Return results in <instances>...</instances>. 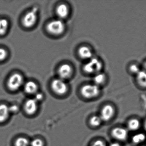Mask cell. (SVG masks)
Wrapping results in <instances>:
<instances>
[{
  "label": "cell",
  "mask_w": 146,
  "mask_h": 146,
  "mask_svg": "<svg viewBox=\"0 0 146 146\" xmlns=\"http://www.w3.org/2000/svg\"><path fill=\"white\" fill-rule=\"evenodd\" d=\"M116 114L115 107L111 104H108L102 108L100 111V117L102 121L108 122L115 117Z\"/></svg>",
  "instance_id": "obj_5"
},
{
  "label": "cell",
  "mask_w": 146,
  "mask_h": 146,
  "mask_svg": "<svg viewBox=\"0 0 146 146\" xmlns=\"http://www.w3.org/2000/svg\"><path fill=\"white\" fill-rule=\"evenodd\" d=\"M105 75L102 73H97L94 78V81L95 85L98 86V85L103 84L106 80Z\"/></svg>",
  "instance_id": "obj_21"
},
{
  "label": "cell",
  "mask_w": 146,
  "mask_h": 146,
  "mask_svg": "<svg viewBox=\"0 0 146 146\" xmlns=\"http://www.w3.org/2000/svg\"><path fill=\"white\" fill-rule=\"evenodd\" d=\"M129 133L125 126L119 125L111 129L110 134L115 141L122 144L128 141L130 136Z\"/></svg>",
  "instance_id": "obj_1"
},
{
  "label": "cell",
  "mask_w": 146,
  "mask_h": 146,
  "mask_svg": "<svg viewBox=\"0 0 146 146\" xmlns=\"http://www.w3.org/2000/svg\"><path fill=\"white\" fill-rule=\"evenodd\" d=\"M124 126L129 133H136L140 131L142 128V121L138 116H133L126 120V124Z\"/></svg>",
  "instance_id": "obj_3"
},
{
  "label": "cell",
  "mask_w": 146,
  "mask_h": 146,
  "mask_svg": "<svg viewBox=\"0 0 146 146\" xmlns=\"http://www.w3.org/2000/svg\"><path fill=\"white\" fill-rule=\"evenodd\" d=\"M102 67V63L99 59L97 58H92L84 65L83 69L88 73L97 74L101 70Z\"/></svg>",
  "instance_id": "obj_4"
},
{
  "label": "cell",
  "mask_w": 146,
  "mask_h": 146,
  "mask_svg": "<svg viewBox=\"0 0 146 146\" xmlns=\"http://www.w3.org/2000/svg\"><path fill=\"white\" fill-rule=\"evenodd\" d=\"M24 89L25 92L28 94H35L37 92L38 86L35 82L29 81L25 84Z\"/></svg>",
  "instance_id": "obj_15"
},
{
  "label": "cell",
  "mask_w": 146,
  "mask_h": 146,
  "mask_svg": "<svg viewBox=\"0 0 146 146\" xmlns=\"http://www.w3.org/2000/svg\"><path fill=\"white\" fill-rule=\"evenodd\" d=\"M51 87L53 91L58 95H64L68 91L66 84L62 79L54 80L51 84Z\"/></svg>",
  "instance_id": "obj_9"
},
{
  "label": "cell",
  "mask_w": 146,
  "mask_h": 146,
  "mask_svg": "<svg viewBox=\"0 0 146 146\" xmlns=\"http://www.w3.org/2000/svg\"><path fill=\"white\" fill-rule=\"evenodd\" d=\"M38 102L34 99H30L26 101L24 105L25 112L29 115H34L37 111Z\"/></svg>",
  "instance_id": "obj_11"
},
{
  "label": "cell",
  "mask_w": 146,
  "mask_h": 146,
  "mask_svg": "<svg viewBox=\"0 0 146 146\" xmlns=\"http://www.w3.org/2000/svg\"><path fill=\"white\" fill-rule=\"evenodd\" d=\"M38 8L34 7L33 9L26 13L22 19V24L27 28L32 27L36 21Z\"/></svg>",
  "instance_id": "obj_8"
},
{
  "label": "cell",
  "mask_w": 146,
  "mask_h": 146,
  "mask_svg": "<svg viewBox=\"0 0 146 146\" xmlns=\"http://www.w3.org/2000/svg\"><path fill=\"white\" fill-rule=\"evenodd\" d=\"M145 146L144 145H139V146Z\"/></svg>",
  "instance_id": "obj_31"
},
{
  "label": "cell",
  "mask_w": 146,
  "mask_h": 146,
  "mask_svg": "<svg viewBox=\"0 0 146 146\" xmlns=\"http://www.w3.org/2000/svg\"><path fill=\"white\" fill-rule=\"evenodd\" d=\"M11 113L9 111V106L5 104H0V123H3L7 121L10 117Z\"/></svg>",
  "instance_id": "obj_13"
},
{
  "label": "cell",
  "mask_w": 146,
  "mask_h": 146,
  "mask_svg": "<svg viewBox=\"0 0 146 146\" xmlns=\"http://www.w3.org/2000/svg\"><path fill=\"white\" fill-rule=\"evenodd\" d=\"M43 141L40 139H35L30 143V146H44Z\"/></svg>",
  "instance_id": "obj_23"
},
{
  "label": "cell",
  "mask_w": 146,
  "mask_h": 146,
  "mask_svg": "<svg viewBox=\"0 0 146 146\" xmlns=\"http://www.w3.org/2000/svg\"><path fill=\"white\" fill-rule=\"evenodd\" d=\"M72 73V67L68 64H64L59 68L58 73L62 79L69 78Z\"/></svg>",
  "instance_id": "obj_12"
},
{
  "label": "cell",
  "mask_w": 146,
  "mask_h": 146,
  "mask_svg": "<svg viewBox=\"0 0 146 146\" xmlns=\"http://www.w3.org/2000/svg\"><path fill=\"white\" fill-rule=\"evenodd\" d=\"M56 12L57 15L60 18L63 19L66 18L68 15L69 9L66 4H60L56 8Z\"/></svg>",
  "instance_id": "obj_17"
},
{
  "label": "cell",
  "mask_w": 146,
  "mask_h": 146,
  "mask_svg": "<svg viewBox=\"0 0 146 146\" xmlns=\"http://www.w3.org/2000/svg\"><path fill=\"white\" fill-rule=\"evenodd\" d=\"M9 23L7 20L5 19H0V35H5L8 30Z\"/></svg>",
  "instance_id": "obj_18"
},
{
  "label": "cell",
  "mask_w": 146,
  "mask_h": 146,
  "mask_svg": "<svg viewBox=\"0 0 146 146\" xmlns=\"http://www.w3.org/2000/svg\"><path fill=\"white\" fill-rule=\"evenodd\" d=\"M78 52L80 56L84 59H91L92 56V52L91 49L87 46L80 47Z\"/></svg>",
  "instance_id": "obj_16"
},
{
  "label": "cell",
  "mask_w": 146,
  "mask_h": 146,
  "mask_svg": "<svg viewBox=\"0 0 146 146\" xmlns=\"http://www.w3.org/2000/svg\"><path fill=\"white\" fill-rule=\"evenodd\" d=\"M8 52L5 49L0 48V61L6 60L7 57Z\"/></svg>",
  "instance_id": "obj_24"
},
{
  "label": "cell",
  "mask_w": 146,
  "mask_h": 146,
  "mask_svg": "<svg viewBox=\"0 0 146 146\" xmlns=\"http://www.w3.org/2000/svg\"><path fill=\"white\" fill-rule=\"evenodd\" d=\"M14 146H30V142L25 137H19L15 141Z\"/></svg>",
  "instance_id": "obj_19"
},
{
  "label": "cell",
  "mask_w": 146,
  "mask_h": 146,
  "mask_svg": "<svg viewBox=\"0 0 146 146\" xmlns=\"http://www.w3.org/2000/svg\"><path fill=\"white\" fill-rule=\"evenodd\" d=\"M90 146H106V144L104 141L99 139L94 141Z\"/></svg>",
  "instance_id": "obj_25"
},
{
  "label": "cell",
  "mask_w": 146,
  "mask_h": 146,
  "mask_svg": "<svg viewBox=\"0 0 146 146\" xmlns=\"http://www.w3.org/2000/svg\"><path fill=\"white\" fill-rule=\"evenodd\" d=\"M109 146H123V145L121 143L115 141V142L111 143Z\"/></svg>",
  "instance_id": "obj_28"
},
{
  "label": "cell",
  "mask_w": 146,
  "mask_h": 146,
  "mask_svg": "<svg viewBox=\"0 0 146 146\" xmlns=\"http://www.w3.org/2000/svg\"><path fill=\"white\" fill-rule=\"evenodd\" d=\"M43 98V95L42 93L37 92L35 94V98L34 99L38 102L39 101H41V100H42Z\"/></svg>",
  "instance_id": "obj_27"
},
{
  "label": "cell",
  "mask_w": 146,
  "mask_h": 146,
  "mask_svg": "<svg viewBox=\"0 0 146 146\" xmlns=\"http://www.w3.org/2000/svg\"><path fill=\"white\" fill-rule=\"evenodd\" d=\"M100 90L98 86L95 85H84L81 90L82 95L86 99L96 97L100 93Z\"/></svg>",
  "instance_id": "obj_6"
},
{
  "label": "cell",
  "mask_w": 146,
  "mask_h": 146,
  "mask_svg": "<svg viewBox=\"0 0 146 146\" xmlns=\"http://www.w3.org/2000/svg\"><path fill=\"white\" fill-rule=\"evenodd\" d=\"M129 71L132 74L135 75L141 71L139 66L136 63H132L129 66Z\"/></svg>",
  "instance_id": "obj_22"
},
{
  "label": "cell",
  "mask_w": 146,
  "mask_h": 146,
  "mask_svg": "<svg viewBox=\"0 0 146 146\" xmlns=\"http://www.w3.org/2000/svg\"><path fill=\"white\" fill-rule=\"evenodd\" d=\"M24 83V79L19 73L13 74L9 78L7 83L8 88L12 91H15L20 89Z\"/></svg>",
  "instance_id": "obj_2"
},
{
  "label": "cell",
  "mask_w": 146,
  "mask_h": 146,
  "mask_svg": "<svg viewBox=\"0 0 146 146\" xmlns=\"http://www.w3.org/2000/svg\"><path fill=\"white\" fill-rule=\"evenodd\" d=\"M143 66H144V68H145V71H146V61L145 62H144Z\"/></svg>",
  "instance_id": "obj_30"
},
{
  "label": "cell",
  "mask_w": 146,
  "mask_h": 146,
  "mask_svg": "<svg viewBox=\"0 0 146 146\" xmlns=\"http://www.w3.org/2000/svg\"><path fill=\"white\" fill-rule=\"evenodd\" d=\"M142 128L144 130V132L146 133V117L142 121Z\"/></svg>",
  "instance_id": "obj_29"
},
{
  "label": "cell",
  "mask_w": 146,
  "mask_h": 146,
  "mask_svg": "<svg viewBox=\"0 0 146 146\" xmlns=\"http://www.w3.org/2000/svg\"><path fill=\"white\" fill-rule=\"evenodd\" d=\"M135 81L140 88L146 89V71L141 70L135 76Z\"/></svg>",
  "instance_id": "obj_14"
},
{
  "label": "cell",
  "mask_w": 146,
  "mask_h": 146,
  "mask_svg": "<svg viewBox=\"0 0 146 146\" xmlns=\"http://www.w3.org/2000/svg\"><path fill=\"white\" fill-rule=\"evenodd\" d=\"M47 30L53 35H60L64 32L65 25L64 22L60 20H54L50 21L47 26Z\"/></svg>",
  "instance_id": "obj_7"
},
{
  "label": "cell",
  "mask_w": 146,
  "mask_h": 146,
  "mask_svg": "<svg viewBox=\"0 0 146 146\" xmlns=\"http://www.w3.org/2000/svg\"><path fill=\"white\" fill-rule=\"evenodd\" d=\"M102 122L103 121L100 116L98 115L93 116L89 120L90 125L94 127H99L102 123Z\"/></svg>",
  "instance_id": "obj_20"
},
{
  "label": "cell",
  "mask_w": 146,
  "mask_h": 146,
  "mask_svg": "<svg viewBox=\"0 0 146 146\" xmlns=\"http://www.w3.org/2000/svg\"><path fill=\"white\" fill-rule=\"evenodd\" d=\"M132 145L135 146L144 145L146 142V133L144 131H139L133 133L129 136V140Z\"/></svg>",
  "instance_id": "obj_10"
},
{
  "label": "cell",
  "mask_w": 146,
  "mask_h": 146,
  "mask_svg": "<svg viewBox=\"0 0 146 146\" xmlns=\"http://www.w3.org/2000/svg\"><path fill=\"white\" fill-rule=\"evenodd\" d=\"M9 109L11 114L17 113L19 110V107L16 105H13L9 106Z\"/></svg>",
  "instance_id": "obj_26"
}]
</instances>
